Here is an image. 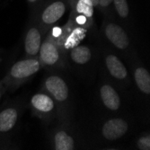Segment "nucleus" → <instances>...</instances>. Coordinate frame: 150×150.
Listing matches in <instances>:
<instances>
[{
	"label": "nucleus",
	"instance_id": "obj_1",
	"mask_svg": "<svg viewBox=\"0 0 150 150\" xmlns=\"http://www.w3.org/2000/svg\"><path fill=\"white\" fill-rule=\"evenodd\" d=\"M42 90L47 93L57 105V115L62 120H67L69 116L70 97L69 88L67 81L58 74L47 76L42 85Z\"/></svg>",
	"mask_w": 150,
	"mask_h": 150
},
{
	"label": "nucleus",
	"instance_id": "obj_2",
	"mask_svg": "<svg viewBox=\"0 0 150 150\" xmlns=\"http://www.w3.org/2000/svg\"><path fill=\"white\" fill-rule=\"evenodd\" d=\"M42 69L38 58H24L13 63L1 81L6 90H15L33 77Z\"/></svg>",
	"mask_w": 150,
	"mask_h": 150
},
{
	"label": "nucleus",
	"instance_id": "obj_3",
	"mask_svg": "<svg viewBox=\"0 0 150 150\" xmlns=\"http://www.w3.org/2000/svg\"><path fill=\"white\" fill-rule=\"evenodd\" d=\"M37 58L40 60L42 69L45 67L52 69L64 67L65 54L52 33H50L44 38Z\"/></svg>",
	"mask_w": 150,
	"mask_h": 150
},
{
	"label": "nucleus",
	"instance_id": "obj_4",
	"mask_svg": "<svg viewBox=\"0 0 150 150\" xmlns=\"http://www.w3.org/2000/svg\"><path fill=\"white\" fill-rule=\"evenodd\" d=\"M30 108L35 116L45 122L52 120L57 114V105L55 102L42 90L34 93L31 97Z\"/></svg>",
	"mask_w": 150,
	"mask_h": 150
},
{
	"label": "nucleus",
	"instance_id": "obj_5",
	"mask_svg": "<svg viewBox=\"0 0 150 150\" xmlns=\"http://www.w3.org/2000/svg\"><path fill=\"white\" fill-rule=\"evenodd\" d=\"M49 29L40 24L31 25L24 33L23 50L24 58H37L38 53Z\"/></svg>",
	"mask_w": 150,
	"mask_h": 150
},
{
	"label": "nucleus",
	"instance_id": "obj_6",
	"mask_svg": "<svg viewBox=\"0 0 150 150\" xmlns=\"http://www.w3.org/2000/svg\"><path fill=\"white\" fill-rule=\"evenodd\" d=\"M103 33L107 40L120 50H127L130 46V39L122 27L115 23H108L104 25Z\"/></svg>",
	"mask_w": 150,
	"mask_h": 150
},
{
	"label": "nucleus",
	"instance_id": "obj_7",
	"mask_svg": "<svg viewBox=\"0 0 150 150\" xmlns=\"http://www.w3.org/2000/svg\"><path fill=\"white\" fill-rule=\"evenodd\" d=\"M67 5L61 0H57L49 4L40 13V25L50 29L65 15Z\"/></svg>",
	"mask_w": 150,
	"mask_h": 150
},
{
	"label": "nucleus",
	"instance_id": "obj_8",
	"mask_svg": "<svg viewBox=\"0 0 150 150\" xmlns=\"http://www.w3.org/2000/svg\"><path fill=\"white\" fill-rule=\"evenodd\" d=\"M128 122L120 118H112L106 120L102 126L103 137L109 141H115L128 132Z\"/></svg>",
	"mask_w": 150,
	"mask_h": 150
},
{
	"label": "nucleus",
	"instance_id": "obj_9",
	"mask_svg": "<svg viewBox=\"0 0 150 150\" xmlns=\"http://www.w3.org/2000/svg\"><path fill=\"white\" fill-rule=\"evenodd\" d=\"M104 65L110 76L120 83L129 81V72L122 61L113 53L107 52L104 56Z\"/></svg>",
	"mask_w": 150,
	"mask_h": 150
},
{
	"label": "nucleus",
	"instance_id": "obj_10",
	"mask_svg": "<svg viewBox=\"0 0 150 150\" xmlns=\"http://www.w3.org/2000/svg\"><path fill=\"white\" fill-rule=\"evenodd\" d=\"M21 110L17 105H9L0 111V135L11 132L16 128Z\"/></svg>",
	"mask_w": 150,
	"mask_h": 150
},
{
	"label": "nucleus",
	"instance_id": "obj_11",
	"mask_svg": "<svg viewBox=\"0 0 150 150\" xmlns=\"http://www.w3.org/2000/svg\"><path fill=\"white\" fill-rule=\"evenodd\" d=\"M51 147L55 150H74L76 140L67 129L58 128L52 133Z\"/></svg>",
	"mask_w": 150,
	"mask_h": 150
},
{
	"label": "nucleus",
	"instance_id": "obj_12",
	"mask_svg": "<svg viewBox=\"0 0 150 150\" xmlns=\"http://www.w3.org/2000/svg\"><path fill=\"white\" fill-rule=\"evenodd\" d=\"M99 92L101 101L108 110L112 112H116L119 110L121 104L120 97L116 89L111 84L103 83L100 86Z\"/></svg>",
	"mask_w": 150,
	"mask_h": 150
},
{
	"label": "nucleus",
	"instance_id": "obj_13",
	"mask_svg": "<svg viewBox=\"0 0 150 150\" xmlns=\"http://www.w3.org/2000/svg\"><path fill=\"white\" fill-rule=\"evenodd\" d=\"M93 57L91 49L86 45H76L69 50V58L72 63L84 66L90 62Z\"/></svg>",
	"mask_w": 150,
	"mask_h": 150
},
{
	"label": "nucleus",
	"instance_id": "obj_14",
	"mask_svg": "<svg viewBox=\"0 0 150 150\" xmlns=\"http://www.w3.org/2000/svg\"><path fill=\"white\" fill-rule=\"evenodd\" d=\"M133 77L137 87L144 94H150V74L146 67L136 66L133 70Z\"/></svg>",
	"mask_w": 150,
	"mask_h": 150
},
{
	"label": "nucleus",
	"instance_id": "obj_15",
	"mask_svg": "<svg viewBox=\"0 0 150 150\" xmlns=\"http://www.w3.org/2000/svg\"><path fill=\"white\" fill-rule=\"evenodd\" d=\"M98 6V0H77L76 10L80 16L86 18H92L94 7Z\"/></svg>",
	"mask_w": 150,
	"mask_h": 150
},
{
	"label": "nucleus",
	"instance_id": "obj_16",
	"mask_svg": "<svg viewBox=\"0 0 150 150\" xmlns=\"http://www.w3.org/2000/svg\"><path fill=\"white\" fill-rule=\"evenodd\" d=\"M115 10L121 18H127L129 13V8L127 0H112Z\"/></svg>",
	"mask_w": 150,
	"mask_h": 150
},
{
	"label": "nucleus",
	"instance_id": "obj_17",
	"mask_svg": "<svg viewBox=\"0 0 150 150\" xmlns=\"http://www.w3.org/2000/svg\"><path fill=\"white\" fill-rule=\"evenodd\" d=\"M137 147L140 150H150V135L148 133L144 134L138 139Z\"/></svg>",
	"mask_w": 150,
	"mask_h": 150
},
{
	"label": "nucleus",
	"instance_id": "obj_18",
	"mask_svg": "<svg viewBox=\"0 0 150 150\" xmlns=\"http://www.w3.org/2000/svg\"><path fill=\"white\" fill-rule=\"evenodd\" d=\"M112 3V0H98V6H101L102 8L109 7Z\"/></svg>",
	"mask_w": 150,
	"mask_h": 150
},
{
	"label": "nucleus",
	"instance_id": "obj_19",
	"mask_svg": "<svg viewBox=\"0 0 150 150\" xmlns=\"http://www.w3.org/2000/svg\"><path fill=\"white\" fill-rule=\"evenodd\" d=\"M6 91V86H4V84L2 83V81H0V100H1L3 94L5 93V92Z\"/></svg>",
	"mask_w": 150,
	"mask_h": 150
},
{
	"label": "nucleus",
	"instance_id": "obj_20",
	"mask_svg": "<svg viewBox=\"0 0 150 150\" xmlns=\"http://www.w3.org/2000/svg\"><path fill=\"white\" fill-rule=\"evenodd\" d=\"M27 1H28L30 4H36L39 1V0H27Z\"/></svg>",
	"mask_w": 150,
	"mask_h": 150
}]
</instances>
